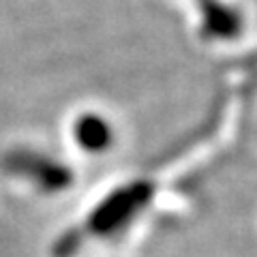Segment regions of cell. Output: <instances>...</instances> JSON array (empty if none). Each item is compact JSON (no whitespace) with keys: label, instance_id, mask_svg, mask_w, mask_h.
Returning <instances> with one entry per match:
<instances>
[{"label":"cell","instance_id":"cell-3","mask_svg":"<svg viewBox=\"0 0 257 257\" xmlns=\"http://www.w3.org/2000/svg\"><path fill=\"white\" fill-rule=\"evenodd\" d=\"M77 138H79V144H82V146L90 148V150H101L109 144L111 133L101 118L88 116L77 126Z\"/></svg>","mask_w":257,"mask_h":257},{"label":"cell","instance_id":"cell-1","mask_svg":"<svg viewBox=\"0 0 257 257\" xmlns=\"http://www.w3.org/2000/svg\"><path fill=\"white\" fill-rule=\"evenodd\" d=\"M152 193V187L148 182H135L131 187H124L109 195L105 204L92 214L90 227L94 231H114L118 227L126 225V221L140 210V208L148 202Z\"/></svg>","mask_w":257,"mask_h":257},{"label":"cell","instance_id":"cell-2","mask_svg":"<svg viewBox=\"0 0 257 257\" xmlns=\"http://www.w3.org/2000/svg\"><path fill=\"white\" fill-rule=\"evenodd\" d=\"M202 3H204V15H206L204 28L214 37H234L240 28L238 15L234 11H229L227 7L212 3V0H202Z\"/></svg>","mask_w":257,"mask_h":257}]
</instances>
